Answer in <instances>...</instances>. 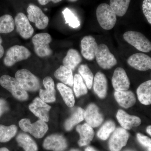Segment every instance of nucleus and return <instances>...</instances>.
<instances>
[{
  "instance_id": "nucleus-1",
  "label": "nucleus",
  "mask_w": 151,
  "mask_h": 151,
  "mask_svg": "<svg viewBox=\"0 0 151 151\" xmlns=\"http://www.w3.org/2000/svg\"><path fill=\"white\" fill-rule=\"evenodd\" d=\"M96 16L99 24L103 29L110 30L116 24L117 16L111 6L105 3L97 7Z\"/></svg>"
},
{
  "instance_id": "nucleus-2",
  "label": "nucleus",
  "mask_w": 151,
  "mask_h": 151,
  "mask_svg": "<svg viewBox=\"0 0 151 151\" xmlns=\"http://www.w3.org/2000/svg\"><path fill=\"white\" fill-rule=\"evenodd\" d=\"M15 78L22 88L26 91L35 92L39 89V80L29 70L22 69L17 70Z\"/></svg>"
},
{
  "instance_id": "nucleus-3",
  "label": "nucleus",
  "mask_w": 151,
  "mask_h": 151,
  "mask_svg": "<svg viewBox=\"0 0 151 151\" xmlns=\"http://www.w3.org/2000/svg\"><path fill=\"white\" fill-rule=\"evenodd\" d=\"M0 84L18 100L24 101L28 98L27 92L22 88L16 78L7 75H3L0 78Z\"/></svg>"
},
{
  "instance_id": "nucleus-4",
  "label": "nucleus",
  "mask_w": 151,
  "mask_h": 151,
  "mask_svg": "<svg viewBox=\"0 0 151 151\" xmlns=\"http://www.w3.org/2000/svg\"><path fill=\"white\" fill-rule=\"evenodd\" d=\"M30 52L25 47L15 45L10 47L4 58V64L11 67L16 63L28 59L31 56Z\"/></svg>"
},
{
  "instance_id": "nucleus-5",
  "label": "nucleus",
  "mask_w": 151,
  "mask_h": 151,
  "mask_svg": "<svg viewBox=\"0 0 151 151\" xmlns=\"http://www.w3.org/2000/svg\"><path fill=\"white\" fill-rule=\"evenodd\" d=\"M124 40L139 51L148 52L151 50L150 41L142 33L129 31L123 35Z\"/></svg>"
},
{
  "instance_id": "nucleus-6",
  "label": "nucleus",
  "mask_w": 151,
  "mask_h": 151,
  "mask_svg": "<svg viewBox=\"0 0 151 151\" xmlns=\"http://www.w3.org/2000/svg\"><path fill=\"white\" fill-rule=\"evenodd\" d=\"M51 41V36L47 33H40L35 35L32 37V42L36 54L41 58L50 55L52 53L49 45Z\"/></svg>"
},
{
  "instance_id": "nucleus-7",
  "label": "nucleus",
  "mask_w": 151,
  "mask_h": 151,
  "mask_svg": "<svg viewBox=\"0 0 151 151\" xmlns=\"http://www.w3.org/2000/svg\"><path fill=\"white\" fill-rule=\"evenodd\" d=\"M19 126L23 131L29 132L37 139L43 137L48 129L47 124L40 119L31 123L29 119H22L19 122Z\"/></svg>"
},
{
  "instance_id": "nucleus-8",
  "label": "nucleus",
  "mask_w": 151,
  "mask_h": 151,
  "mask_svg": "<svg viewBox=\"0 0 151 151\" xmlns=\"http://www.w3.org/2000/svg\"><path fill=\"white\" fill-rule=\"evenodd\" d=\"M95 57L98 65L104 69H111L117 64V60L115 56L104 44L98 45Z\"/></svg>"
},
{
  "instance_id": "nucleus-9",
  "label": "nucleus",
  "mask_w": 151,
  "mask_h": 151,
  "mask_svg": "<svg viewBox=\"0 0 151 151\" xmlns=\"http://www.w3.org/2000/svg\"><path fill=\"white\" fill-rule=\"evenodd\" d=\"M28 19L35 23L36 27L40 29L46 28L49 23V19L39 7L30 5L27 9Z\"/></svg>"
},
{
  "instance_id": "nucleus-10",
  "label": "nucleus",
  "mask_w": 151,
  "mask_h": 151,
  "mask_svg": "<svg viewBox=\"0 0 151 151\" xmlns=\"http://www.w3.org/2000/svg\"><path fill=\"white\" fill-rule=\"evenodd\" d=\"M14 23L17 32L22 37L28 39L32 36L34 31L33 28L24 14L19 13L15 18Z\"/></svg>"
},
{
  "instance_id": "nucleus-11",
  "label": "nucleus",
  "mask_w": 151,
  "mask_h": 151,
  "mask_svg": "<svg viewBox=\"0 0 151 151\" xmlns=\"http://www.w3.org/2000/svg\"><path fill=\"white\" fill-rule=\"evenodd\" d=\"M129 133L123 128H118L113 133L109 142V147L111 151H120L126 145L129 138Z\"/></svg>"
},
{
  "instance_id": "nucleus-12",
  "label": "nucleus",
  "mask_w": 151,
  "mask_h": 151,
  "mask_svg": "<svg viewBox=\"0 0 151 151\" xmlns=\"http://www.w3.org/2000/svg\"><path fill=\"white\" fill-rule=\"evenodd\" d=\"M112 84L116 91H126L129 88V79L124 69L117 68L113 73Z\"/></svg>"
},
{
  "instance_id": "nucleus-13",
  "label": "nucleus",
  "mask_w": 151,
  "mask_h": 151,
  "mask_svg": "<svg viewBox=\"0 0 151 151\" xmlns=\"http://www.w3.org/2000/svg\"><path fill=\"white\" fill-rule=\"evenodd\" d=\"M127 62L130 66L140 71H146L151 68V57L145 53L132 55L128 58Z\"/></svg>"
},
{
  "instance_id": "nucleus-14",
  "label": "nucleus",
  "mask_w": 151,
  "mask_h": 151,
  "mask_svg": "<svg viewBox=\"0 0 151 151\" xmlns=\"http://www.w3.org/2000/svg\"><path fill=\"white\" fill-rule=\"evenodd\" d=\"M30 111L40 120L47 122L49 121V112L51 106L42 101L40 97H36L32 103L30 104Z\"/></svg>"
},
{
  "instance_id": "nucleus-15",
  "label": "nucleus",
  "mask_w": 151,
  "mask_h": 151,
  "mask_svg": "<svg viewBox=\"0 0 151 151\" xmlns=\"http://www.w3.org/2000/svg\"><path fill=\"white\" fill-rule=\"evenodd\" d=\"M98 45L92 36H86L81 40V52L84 58L88 60H92L95 57Z\"/></svg>"
},
{
  "instance_id": "nucleus-16",
  "label": "nucleus",
  "mask_w": 151,
  "mask_h": 151,
  "mask_svg": "<svg viewBox=\"0 0 151 151\" xmlns=\"http://www.w3.org/2000/svg\"><path fill=\"white\" fill-rule=\"evenodd\" d=\"M45 149L53 151H63L67 147L66 139L60 135L54 134L48 136L44 141Z\"/></svg>"
},
{
  "instance_id": "nucleus-17",
  "label": "nucleus",
  "mask_w": 151,
  "mask_h": 151,
  "mask_svg": "<svg viewBox=\"0 0 151 151\" xmlns=\"http://www.w3.org/2000/svg\"><path fill=\"white\" fill-rule=\"evenodd\" d=\"M84 119L86 124L94 128L99 127L103 121V117L97 105L91 104L84 111Z\"/></svg>"
},
{
  "instance_id": "nucleus-18",
  "label": "nucleus",
  "mask_w": 151,
  "mask_h": 151,
  "mask_svg": "<svg viewBox=\"0 0 151 151\" xmlns=\"http://www.w3.org/2000/svg\"><path fill=\"white\" fill-rule=\"evenodd\" d=\"M43 84L45 89L40 90V98L46 103L54 102L56 100L55 84L52 78L47 76L44 78Z\"/></svg>"
},
{
  "instance_id": "nucleus-19",
  "label": "nucleus",
  "mask_w": 151,
  "mask_h": 151,
  "mask_svg": "<svg viewBox=\"0 0 151 151\" xmlns=\"http://www.w3.org/2000/svg\"><path fill=\"white\" fill-rule=\"evenodd\" d=\"M116 117L122 128L126 130H130L133 127H138L142 123L139 117L131 116L122 110L118 111Z\"/></svg>"
},
{
  "instance_id": "nucleus-20",
  "label": "nucleus",
  "mask_w": 151,
  "mask_h": 151,
  "mask_svg": "<svg viewBox=\"0 0 151 151\" xmlns=\"http://www.w3.org/2000/svg\"><path fill=\"white\" fill-rule=\"evenodd\" d=\"M93 88L94 92L100 98H105L107 94L108 81L104 73L98 72L93 80Z\"/></svg>"
},
{
  "instance_id": "nucleus-21",
  "label": "nucleus",
  "mask_w": 151,
  "mask_h": 151,
  "mask_svg": "<svg viewBox=\"0 0 151 151\" xmlns=\"http://www.w3.org/2000/svg\"><path fill=\"white\" fill-rule=\"evenodd\" d=\"M114 96L119 105L124 108H131L136 103V97L132 91H116Z\"/></svg>"
},
{
  "instance_id": "nucleus-22",
  "label": "nucleus",
  "mask_w": 151,
  "mask_h": 151,
  "mask_svg": "<svg viewBox=\"0 0 151 151\" xmlns=\"http://www.w3.org/2000/svg\"><path fill=\"white\" fill-rule=\"evenodd\" d=\"M76 131L80 135L78 144L81 147L87 145L93 139L94 135V130L89 124L86 123L82 125H78L76 128Z\"/></svg>"
},
{
  "instance_id": "nucleus-23",
  "label": "nucleus",
  "mask_w": 151,
  "mask_h": 151,
  "mask_svg": "<svg viewBox=\"0 0 151 151\" xmlns=\"http://www.w3.org/2000/svg\"><path fill=\"white\" fill-rule=\"evenodd\" d=\"M82 58L78 52L74 49H70L63 60V65L74 70L77 65L82 61Z\"/></svg>"
},
{
  "instance_id": "nucleus-24",
  "label": "nucleus",
  "mask_w": 151,
  "mask_h": 151,
  "mask_svg": "<svg viewBox=\"0 0 151 151\" xmlns=\"http://www.w3.org/2000/svg\"><path fill=\"white\" fill-rule=\"evenodd\" d=\"M137 94L139 101L145 105L151 103V81L142 83L137 89Z\"/></svg>"
},
{
  "instance_id": "nucleus-25",
  "label": "nucleus",
  "mask_w": 151,
  "mask_h": 151,
  "mask_svg": "<svg viewBox=\"0 0 151 151\" xmlns=\"http://www.w3.org/2000/svg\"><path fill=\"white\" fill-rule=\"evenodd\" d=\"M54 76L57 79L62 82L63 84H67L70 86H73V76L72 70L64 65L60 67L55 70Z\"/></svg>"
},
{
  "instance_id": "nucleus-26",
  "label": "nucleus",
  "mask_w": 151,
  "mask_h": 151,
  "mask_svg": "<svg viewBox=\"0 0 151 151\" xmlns=\"http://www.w3.org/2000/svg\"><path fill=\"white\" fill-rule=\"evenodd\" d=\"M17 141L19 145L25 151H37L36 143L32 138L26 134H20L17 137Z\"/></svg>"
},
{
  "instance_id": "nucleus-27",
  "label": "nucleus",
  "mask_w": 151,
  "mask_h": 151,
  "mask_svg": "<svg viewBox=\"0 0 151 151\" xmlns=\"http://www.w3.org/2000/svg\"><path fill=\"white\" fill-rule=\"evenodd\" d=\"M84 110L80 107L76 108L71 116L65 122V127L67 131L72 129L74 126L84 119Z\"/></svg>"
},
{
  "instance_id": "nucleus-28",
  "label": "nucleus",
  "mask_w": 151,
  "mask_h": 151,
  "mask_svg": "<svg viewBox=\"0 0 151 151\" xmlns=\"http://www.w3.org/2000/svg\"><path fill=\"white\" fill-rule=\"evenodd\" d=\"M58 89L63 98L66 105L72 108L75 104V99L72 90L69 87L63 83H58L57 85Z\"/></svg>"
},
{
  "instance_id": "nucleus-29",
  "label": "nucleus",
  "mask_w": 151,
  "mask_h": 151,
  "mask_svg": "<svg viewBox=\"0 0 151 151\" xmlns=\"http://www.w3.org/2000/svg\"><path fill=\"white\" fill-rule=\"evenodd\" d=\"M131 0H110V5L116 16L123 17L127 13Z\"/></svg>"
},
{
  "instance_id": "nucleus-30",
  "label": "nucleus",
  "mask_w": 151,
  "mask_h": 151,
  "mask_svg": "<svg viewBox=\"0 0 151 151\" xmlns=\"http://www.w3.org/2000/svg\"><path fill=\"white\" fill-rule=\"evenodd\" d=\"M14 27V20L10 15L5 14L0 17V33H9Z\"/></svg>"
},
{
  "instance_id": "nucleus-31",
  "label": "nucleus",
  "mask_w": 151,
  "mask_h": 151,
  "mask_svg": "<svg viewBox=\"0 0 151 151\" xmlns=\"http://www.w3.org/2000/svg\"><path fill=\"white\" fill-rule=\"evenodd\" d=\"M17 128L15 125L6 127L0 125V142H6L10 140L16 134Z\"/></svg>"
},
{
  "instance_id": "nucleus-32",
  "label": "nucleus",
  "mask_w": 151,
  "mask_h": 151,
  "mask_svg": "<svg viewBox=\"0 0 151 151\" xmlns=\"http://www.w3.org/2000/svg\"><path fill=\"white\" fill-rule=\"evenodd\" d=\"M73 90L76 97L86 94L88 92L87 87L83 78L79 74H76L73 77Z\"/></svg>"
},
{
  "instance_id": "nucleus-33",
  "label": "nucleus",
  "mask_w": 151,
  "mask_h": 151,
  "mask_svg": "<svg viewBox=\"0 0 151 151\" xmlns=\"http://www.w3.org/2000/svg\"><path fill=\"white\" fill-rule=\"evenodd\" d=\"M79 75L86 83V87L89 89L92 88L94 80V76L89 67L85 64H82L78 68Z\"/></svg>"
},
{
  "instance_id": "nucleus-34",
  "label": "nucleus",
  "mask_w": 151,
  "mask_h": 151,
  "mask_svg": "<svg viewBox=\"0 0 151 151\" xmlns=\"http://www.w3.org/2000/svg\"><path fill=\"white\" fill-rule=\"evenodd\" d=\"M116 129V125L112 121L106 122L101 127L97 133V136L101 139L105 140L109 137L111 133Z\"/></svg>"
},
{
  "instance_id": "nucleus-35",
  "label": "nucleus",
  "mask_w": 151,
  "mask_h": 151,
  "mask_svg": "<svg viewBox=\"0 0 151 151\" xmlns=\"http://www.w3.org/2000/svg\"><path fill=\"white\" fill-rule=\"evenodd\" d=\"M65 19V24L73 28H76L80 26V22L77 17L70 9L65 8L62 12Z\"/></svg>"
},
{
  "instance_id": "nucleus-36",
  "label": "nucleus",
  "mask_w": 151,
  "mask_h": 151,
  "mask_svg": "<svg viewBox=\"0 0 151 151\" xmlns=\"http://www.w3.org/2000/svg\"><path fill=\"white\" fill-rule=\"evenodd\" d=\"M143 13L148 22L151 24V0H144L142 4Z\"/></svg>"
},
{
  "instance_id": "nucleus-37",
  "label": "nucleus",
  "mask_w": 151,
  "mask_h": 151,
  "mask_svg": "<svg viewBox=\"0 0 151 151\" xmlns=\"http://www.w3.org/2000/svg\"><path fill=\"white\" fill-rule=\"evenodd\" d=\"M137 138L139 142L145 146L147 148L149 151H151V139L148 137H146L142 134H137Z\"/></svg>"
},
{
  "instance_id": "nucleus-38",
  "label": "nucleus",
  "mask_w": 151,
  "mask_h": 151,
  "mask_svg": "<svg viewBox=\"0 0 151 151\" xmlns=\"http://www.w3.org/2000/svg\"><path fill=\"white\" fill-rule=\"evenodd\" d=\"M8 106L5 100L0 98V116L8 111Z\"/></svg>"
},
{
  "instance_id": "nucleus-39",
  "label": "nucleus",
  "mask_w": 151,
  "mask_h": 151,
  "mask_svg": "<svg viewBox=\"0 0 151 151\" xmlns=\"http://www.w3.org/2000/svg\"><path fill=\"white\" fill-rule=\"evenodd\" d=\"M39 3L42 6L47 4L50 2V0H37Z\"/></svg>"
},
{
  "instance_id": "nucleus-40",
  "label": "nucleus",
  "mask_w": 151,
  "mask_h": 151,
  "mask_svg": "<svg viewBox=\"0 0 151 151\" xmlns=\"http://www.w3.org/2000/svg\"><path fill=\"white\" fill-rule=\"evenodd\" d=\"M4 53V50L1 44H0V59L2 58Z\"/></svg>"
},
{
  "instance_id": "nucleus-41",
  "label": "nucleus",
  "mask_w": 151,
  "mask_h": 151,
  "mask_svg": "<svg viewBox=\"0 0 151 151\" xmlns=\"http://www.w3.org/2000/svg\"><path fill=\"white\" fill-rule=\"evenodd\" d=\"M85 151H97L91 147H89L85 149Z\"/></svg>"
},
{
  "instance_id": "nucleus-42",
  "label": "nucleus",
  "mask_w": 151,
  "mask_h": 151,
  "mask_svg": "<svg viewBox=\"0 0 151 151\" xmlns=\"http://www.w3.org/2000/svg\"><path fill=\"white\" fill-rule=\"evenodd\" d=\"M147 132L148 133L149 135L150 136L151 135V126H149L147 128Z\"/></svg>"
},
{
  "instance_id": "nucleus-43",
  "label": "nucleus",
  "mask_w": 151,
  "mask_h": 151,
  "mask_svg": "<svg viewBox=\"0 0 151 151\" xmlns=\"http://www.w3.org/2000/svg\"><path fill=\"white\" fill-rule=\"evenodd\" d=\"M0 151H9L7 148L6 147H3L0 148Z\"/></svg>"
},
{
  "instance_id": "nucleus-44",
  "label": "nucleus",
  "mask_w": 151,
  "mask_h": 151,
  "mask_svg": "<svg viewBox=\"0 0 151 151\" xmlns=\"http://www.w3.org/2000/svg\"><path fill=\"white\" fill-rule=\"evenodd\" d=\"M62 0H50V1H52V2L54 3H57L61 1Z\"/></svg>"
},
{
  "instance_id": "nucleus-45",
  "label": "nucleus",
  "mask_w": 151,
  "mask_h": 151,
  "mask_svg": "<svg viewBox=\"0 0 151 151\" xmlns=\"http://www.w3.org/2000/svg\"><path fill=\"white\" fill-rule=\"evenodd\" d=\"M3 42V40L2 37H1V36H0V44H1V43H2Z\"/></svg>"
},
{
  "instance_id": "nucleus-46",
  "label": "nucleus",
  "mask_w": 151,
  "mask_h": 151,
  "mask_svg": "<svg viewBox=\"0 0 151 151\" xmlns=\"http://www.w3.org/2000/svg\"><path fill=\"white\" fill-rule=\"evenodd\" d=\"M68 1L70 2H76V1H78V0H68Z\"/></svg>"
},
{
  "instance_id": "nucleus-47",
  "label": "nucleus",
  "mask_w": 151,
  "mask_h": 151,
  "mask_svg": "<svg viewBox=\"0 0 151 151\" xmlns=\"http://www.w3.org/2000/svg\"><path fill=\"white\" fill-rule=\"evenodd\" d=\"M70 151H79L78 150H70Z\"/></svg>"
},
{
  "instance_id": "nucleus-48",
  "label": "nucleus",
  "mask_w": 151,
  "mask_h": 151,
  "mask_svg": "<svg viewBox=\"0 0 151 151\" xmlns=\"http://www.w3.org/2000/svg\"></svg>"
}]
</instances>
